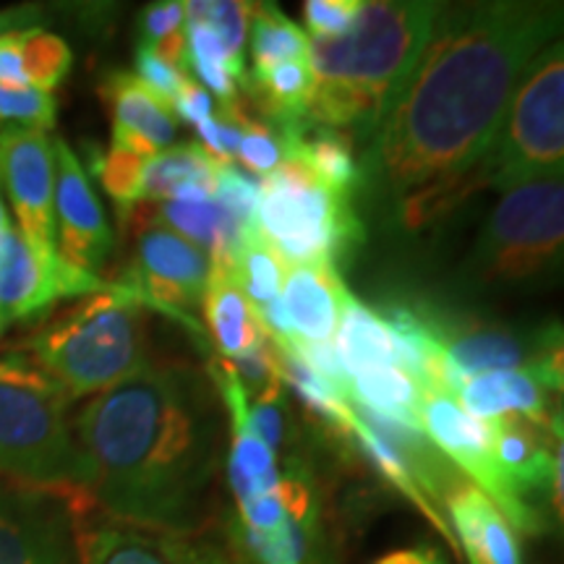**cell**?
<instances>
[{"instance_id": "3", "label": "cell", "mask_w": 564, "mask_h": 564, "mask_svg": "<svg viewBox=\"0 0 564 564\" xmlns=\"http://www.w3.org/2000/svg\"><path fill=\"white\" fill-rule=\"evenodd\" d=\"M440 3L369 0L348 32L308 40L314 95L306 123L371 139L426 45Z\"/></svg>"}, {"instance_id": "41", "label": "cell", "mask_w": 564, "mask_h": 564, "mask_svg": "<svg viewBox=\"0 0 564 564\" xmlns=\"http://www.w3.org/2000/svg\"><path fill=\"white\" fill-rule=\"evenodd\" d=\"M377 564H444V560L434 549H400L382 556Z\"/></svg>"}, {"instance_id": "20", "label": "cell", "mask_w": 564, "mask_h": 564, "mask_svg": "<svg viewBox=\"0 0 564 564\" xmlns=\"http://www.w3.org/2000/svg\"><path fill=\"white\" fill-rule=\"evenodd\" d=\"M457 549L470 564H523L514 531L481 489L465 478L444 499Z\"/></svg>"}, {"instance_id": "23", "label": "cell", "mask_w": 564, "mask_h": 564, "mask_svg": "<svg viewBox=\"0 0 564 564\" xmlns=\"http://www.w3.org/2000/svg\"><path fill=\"white\" fill-rule=\"evenodd\" d=\"M278 133L285 139V160L301 162L329 192L350 196L352 188L364 183V171L352 154L348 133L308 123Z\"/></svg>"}, {"instance_id": "11", "label": "cell", "mask_w": 564, "mask_h": 564, "mask_svg": "<svg viewBox=\"0 0 564 564\" xmlns=\"http://www.w3.org/2000/svg\"><path fill=\"white\" fill-rule=\"evenodd\" d=\"M84 497L0 478V564H82Z\"/></svg>"}, {"instance_id": "9", "label": "cell", "mask_w": 564, "mask_h": 564, "mask_svg": "<svg viewBox=\"0 0 564 564\" xmlns=\"http://www.w3.org/2000/svg\"><path fill=\"white\" fill-rule=\"evenodd\" d=\"M126 223H133L131 262L121 280L110 282L147 308L158 306L173 319L196 327L194 314L202 308L212 272L209 253L162 225L152 204H139Z\"/></svg>"}, {"instance_id": "19", "label": "cell", "mask_w": 564, "mask_h": 564, "mask_svg": "<svg viewBox=\"0 0 564 564\" xmlns=\"http://www.w3.org/2000/svg\"><path fill=\"white\" fill-rule=\"evenodd\" d=\"M348 288L333 264H285L282 306L299 343H333Z\"/></svg>"}, {"instance_id": "10", "label": "cell", "mask_w": 564, "mask_h": 564, "mask_svg": "<svg viewBox=\"0 0 564 564\" xmlns=\"http://www.w3.org/2000/svg\"><path fill=\"white\" fill-rule=\"evenodd\" d=\"M421 429L440 453L491 499L512 531L535 535L544 531V514L512 497L494 460V421L470 415L455 398L423 392Z\"/></svg>"}, {"instance_id": "15", "label": "cell", "mask_w": 564, "mask_h": 564, "mask_svg": "<svg viewBox=\"0 0 564 564\" xmlns=\"http://www.w3.org/2000/svg\"><path fill=\"white\" fill-rule=\"evenodd\" d=\"M82 564H236L207 533H171L123 523L79 505Z\"/></svg>"}, {"instance_id": "6", "label": "cell", "mask_w": 564, "mask_h": 564, "mask_svg": "<svg viewBox=\"0 0 564 564\" xmlns=\"http://www.w3.org/2000/svg\"><path fill=\"white\" fill-rule=\"evenodd\" d=\"M564 181H528L502 192L463 264V285L507 293L546 282L562 267Z\"/></svg>"}, {"instance_id": "21", "label": "cell", "mask_w": 564, "mask_h": 564, "mask_svg": "<svg viewBox=\"0 0 564 564\" xmlns=\"http://www.w3.org/2000/svg\"><path fill=\"white\" fill-rule=\"evenodd\" d=\"M70 47L58 34L40 30H19L0 37V84L17 89L53 91L68 76Z\"/></svg>"}, {"instance_id": "17", "label": "cell", "mask_w": 564, "mask_h": 564, "mask_svg": "<svg viewBox=\"0 0 564 564\" xmlns=\"http://www.w3.org/2000/svg\"><path fill=\"white\" fill-rule=\"evenodd\" d=\"M562 358L539 364L533 369L494 371L468 379L457 392V403L476 419L494 421L502 415H520L556 436H562L560 411L554 413L552 394L562 392Z\"/></svg>"}, {"instance_id": "39", "label": "cell", "mask_w": 564, "mask_h": 564, "mask_svg": "<svg viewBox=\"0 0 564 564\" xmlns=\"http://www.w3.org/2000/svg\"><path fill=\"white\" fill-rule=\"evenodd\" d=\"M183 21H186V11L178 0H160V3L147 6L139 21L141 42L154 45V42L171 37V34L181 32Z\"/></svg>"}, {"instance_id": "22", "label": "cell", "mask_w": 564, "mask_h": 564, "mask_svg": "<svg viewBox=\"0 0 564 564\" xmlns=\"http://www.w3.org/2000/svg\"><path fill=\"white\" fill-rule=\"evenodd\" d=\"M220 162L212 160L199 141H183L147 160L141 178V204L171 199L183 204L207 202L215 188Z\"/></svg>"}, {"instance_id": "24", "label": "cell", "mask_w": 564, "mask_h": 564, "mask_svg": "<svg viewBox=\"0 0 564 564\" xmlns=\"http://www.w3.org/2000/svg\"><path fill=\"white\" fill-rule=\"evenodd\" d=\"M202 308L217 350L228 361L241 358L264 337L249 299L220 264H212Z\"/></svg>"}, {"instance_id": "7", "label": "cell", "mask_w": 564, "mask_h": 564, "mask_svg": "<svg viewBox=\"0 0 564 564\" xmlns=\"http://www.w3.org/2000/svg\"><path fill=\"white\" fill-rule=\"evenodd\" d=\"M257 230L285 264H333L364 241L350 196L322 186L301 162L264 175Z\"/></svg>"}, {"instance_id": "1", "label": "cell", "mask_w": 564, "mask_h": 564, "mask_svg": "<svg viewBox=\"0 0 564 564\" xmlns=\"http://www.w3.org/2000/svg\"><path fill=\"white\" fill-rule=\"evenodd\" d=\"M562 3H440L432 34L369 139L366 171L405 230L484 192L481 162L520 76L560 40Z\"/></svg>"}, {"instance_id": "12", "label": "cell", "mask_w": 564, "mask_h": 564, "mask_svg": "<svg viewBox=\"0 0 564 564\" xmlns=\"http://www.w3.org/2000/svg\"><path fill=\"white\" fill-rule=\"evenodd\" d=\"M110 280L70 267L61 253H40L17 225L0 236V337L13 324L45 319L61 303L102 293Z\"/></svg>"}, {"instance_id": "8", "label": "cell", "mask_w": 564, "mask_h": 564, "mask_svg": "<svg viewBox=\"0 0 564 564\" xmlns=\"http://www.w3.org/2000/svg\"><path fill=\"white\" fill-rule=\"evenodd\" d=\"M486 188L562 175L564 165V55L554 40L520 76L497 141L481 162Z\"/></svg>"}, {"instance_id": "40", "label": "cell", "mask_w": 564, "mask_h": 564, "mask_svg": "<svg viewBox=\"0 0 564 564\" xmlns=\"http://www.w3.org/2000/svg\"><path fill=\"white\" fill-rule=\"evenodd\" d=\"M173 112H178L183 121L196 126L199 121H207V118H215V97H212L199 82L186 79V84H183L178 91V97H175Z\"/></svg>"}, {"instance_id": "16", "label": "cell", "mask_w": 564, "mask_h": 564, "mask_svg": "<svg viewBox=\"0 0 564 564\" xmlns=\"http://www.w3.org/2000/svg\"><path fill=\"white\" fill-rule=\"evenodd\" d=\"M55 249L70 267L102 278L116 246L102 202L91 188L79 154L68 141L55 139Z\"/></svg>"}, {"instance_id": "2", "label": "cell", "mask_w": 564, "mask_h": 564, "mask_svg": "<svg viewBox=\"0 0 564 564\" xmlns=\"http://www.w3.org/2000/svg\"><path fill=\"white\" fill-rule=\"evenodd\" d=\"M74 432L95 510L154 531H207L228 440V415L207 371L150 361L89 398Z\"/></svg>"}, {"instance_id": "14", "label": "cell", "mask_w": 564, "mask_h": 564, "mask_svg": "<svg viewBox=\"0 0 564 564\" xmlns=\"http://www.w3.org/2000/svg\"><path fill=\"white\" fill-rule=\"evenodd\" d=\"M0 186L11 199L17 230L40 253L55 249V141L47 131L0 129Z\"/></svg>"}, {"instance_id": "4", "label": "cell", "mask_w": 564, "mask_h": 564, "mask_svg": "<svg viewBox=\"0 0 564 564\" xmlns=\"http://www.w3.org/2000/svg\"><path fill=\"white\" fill-rule=\"evenodd\" d=\"M150 308L112 282L53 308L26 340V358L70 400H89L150 364Z\"/></svg>"}, {"instance_id": "33", "label": "cell", "mask_w": 564, "mask_h": 564, "mask_svg": "<svg viewBox=\"0 0 564 564\" xmlns=\"http://www.w3.org/2000/svg\"><path fill=\"white\" fill-rule=\"evenodd\" d=\"M215 202L228 212L241 228H257V207L262 196V181H257L241 167L220 165L215 173Z\"/></svg>"}, {"instance_id": "34", "label": "cell", "mask_w": 564, "mask_h": 564, "mask_svg": "<svg viewBox=\"0 0 564 564\" xmlns=\"http://www.w3.org/2000/svg\"><path fill=\"white\" fill-rule=\"evenodd\" d=\"M58 121V102L51 91L17 89L0 84V123L21 126V129L51 131Z\"/></svg>"}, {"instance_id": "43", "label": "cell", "mask_w": 564, "mask_h": 564, "mask_svg": "<svg viewBox=\"0 0 564 564\" xmlns=\"http://www.w3.org/2000/svg\"><path fill=\"white\" fill-rule=\"evenodd\" d=\"M11 228H13L11 215H9V209H6V204H3V192H0V236H3V232H9Z\"/></svg>"}, {"instance_id": "32", "label": "cell", "mask_w": 564, "mask_h": 564, "mask_svg": "<svg viewBox=\"0 0 564 564\" xmlns=\"http://www.w3.org/2000/svg\"><path fill=\"white\" fill-rule=\"evenodd\" d=\"M188 24H204L209 26L228 53L236 61H243L246 37H249V13L251 3H236V0H192L183 3Z\"/></svg>"}, {"instance_id": "36", "label": "cell", "mask_w": 564, "mask_h": 564, "mask_svg": "<svg viewBox=\"0 0 564 564\" xmlns=\"http://www.w3.org/2000/svg\"><path fill=\"white\" fill-rule=\"evenodd\" d=\"M243 137L238 147V158L251 173L270 175L285 162V139L270 123L251 118L243 108Z\"/></svg>"}, {"instance_id": "29", "label": "cell", "mask_w": 564, "mask_h": 564, "mask_svg": "<svg viewBox=\"0 0 564 564\" xmlns=\"http://www.w3.org/2000/svg\"><path fill=\"white\" fill-rule=\"evenodd\" d=\"M251 32V74H262L280 63L306 61L308 58V37L295 21L278 11L272 3H251L249 13Z\"/></svg>"}, {"instance_id": "35", "label": "cell", "mask_w": 564, "mask_h": 564, "mask_svg": "<svg viewBox=\"0 0 564 564\" xmlns=\"http://www.w3.org/2000/svg\"><path fill=\"white\" fill-rule=\"evenodd\" d=\"M249 415L257 434L262 436L267 447L272 449L274 455L291 447L293 442V423H291V411H288L285 400V384L278 382L272 384L270 390L253 398L249 403Z\"/></svg>"}, {"instance_id": "13", "label": "cell", "mask_w": 564, "mask_h": 564, "mask_svg": "<svg viewBox=\"0 0 564 564\" xmlns=\"http://www.w3.org/2000/svg\"><path fill=\"white\" fill-rule=\"evenodd\" d=\"M426 314L444 358L463 382L494 371H518L562 358V329H514L507 324L455 319L449 314Z\"/></svg>"}, {"instance_id": "42", "label": "cell", "mask_w": 564, "mask_h": 564, "mask_svg": "<svg viewBox=\"0 0 564 564\" xmlns=\"http://www.w3.org/2000/svg\"><path fill=\"white\" fill-rule=\"evenodd\" d=\"M37 19H40V11H34V9L0 11V37H3V34H9V32L32 30V24Z\"/></svg>"}, {"instance_id": "30", "label": "cell", "mask_w": 564, "mask_h": 564, "mask_svg": "<svg viewBox=\"0 0 564 564\" xmlns=\"http://www.w3.org/2000/svg\"><path fill=\"white\" fill-rule=\"evenodd\" d=\"M147 160L150 158H141L121 147H110V150L89 147V171L118 207L121 223L129 220L131 212L141 204V178H144Z\"/></svg>"}, {"instance_id": "28", "label": "cell", "mask_w": 564, "mask_h": 564, "mask_svg": "<svg viewBox=\"0 0 564 564\" xmlns=\"http://www.w3.org/2000/svg\"><path fill=\"white\" fill-rule=\"evenodd\" d=\"M230 272L236 285L241 288L251 308H262L280 299L285 262L272 251V246L259 236L257 228H246L241 243L232 251L230 262L220 264Z\"/></svg>"}, {"instance_id": "37", "label": "cell", "mask_w": 564, "mask_h": 564, "mask_svg": "<svg viewBox=\"0 0 564 564\" xmlns=\"http://www.w3.org/2000/svg\"><path fill=\"white\" fill-rule=\"evenodd\" d=\"M133 66H137V74L133 76H137L152 95H158L162 102L173 108L175 97H178L181 87L188 79L186 70L171 66L162 55H158L152 45H144V42H139L137 55H133Z\"/></svg>"}, {"instance_id": "38", "label": "cell", "mask_w": 564, "mask_h": 564, "mask_svg": "<svg viewBox=\"0 0 564 564\" xmlns=\"http://www.w3.org/2000/svg\"><path fill=\"white\" fill-rule=\"evenodd\" d=\"M364 0H306L303 19L312 37H337L348 32L361 11Z\"/></svg>"}, {"instance_id": "18", "label": "cell", "mask_w": 564, "mask_h": 564, "mask_svg": "<svg viewBox=\"0 0 564 564\" xmlns=\"http://www.w3.org/2000/svg\"><path fill=\"white\" fill-rule=\"evenodd\" d=\"M100 95L112 118V147L154 158L175 144L178 118L173 108L129 70H112L105 76Z\"/></svg>"}, {"instance_id": "26", "label": "cell", "mask_w": 564, "mask_h": 564, "mask_svg": "<svg viewBox=\"0 0 564 564\" xmlns=\"http://www.w3.org/2000/svg\"><path fill=\"white\" fill-rule=\"evenodd\" d=\"M162 225L188 238L194 246H199L209 253L212 264H228L232 251L238 249L243 238V228L225 212L217 202H165L160 207H152Z\"/></svg>"}, {"instance_id": "27", "label": "cell", "mask_w": 564, "mask_h": 564, "mask_svg": "<svg viewBox=\"0 0 564 564\" xmlns=\"http://www.w3.org/2000/svg\"><path fill=\"white\" fill-rule=\"evenodd\" d=\"M421 387L394 366H377L350 377V405H361L403 426L421 429Z\"/></svg>"}, {"instance_id": "25", "label": "cell", "mask_w": 564, "mask_h": 564, "mask_svg": "<svg viewBox=\"0 0 564 564\" xmlns=\"http://www.w3.org/2000/svg\"><path fill=\"white\" fill-rule=\"evenodd\" d=\"M337 352H340L348 377L377 366H394L400 369V348L394 343L384 322L373 314L371 306H366L348 291L340 308V322H337Z\"/></svg>"}, {"instance_id": "5", "label": "cell", "mask_w": 564, "mask_h": 564, "mask_svg": "<svg viewBox=\"0 0 564 564\" xmlns=\"http://www.w3.org/2000/svg\"><path fill=\"white\" fill-rule=\"evenodd\" d=\"M66 390L24 350L0 352V478L87 494L89 465L74 432Z\"/></svg>"}, {"instance_id": "31", "label": "cell", "mask_w": 564, "mask_h": 564, "mask_svg": "<svg viewBox=\"0 0 564 564\" xmlns=\"http://www.w3.org/2000/svg\"><path fill=\"white\" fill-rule=\"evenodd\" d=\"M236 535L241 539L246 554L257 564H308L314 541V533L291 514L285 525L274 533H253L236 523Z\"/></svg>"}]
</instances>
